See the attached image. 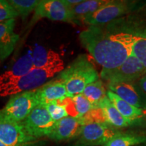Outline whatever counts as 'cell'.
Instances as JSON below:
<instances>
[{"instance_id": "6da1fadb", "label": "cell", "mask_w": 146, "mask_h": 146, "mask_svg": "<svg viewBox=\"0 0 146 146\" xmlns=\"http://www.w3.org/2000/svg\"><path fill=\"white\" fill-rule=\"evenodd\" d=\"M79 39L84 48L104 69L119 66L133 54L131 35L120 31L112 22L89 26L80 33Z\"/></svg>"}, {"instance_id": "7a4b0ae2", "label": "cell", "mask_w": 146, "mask_h": 146, "mask_svg": "<svg viewBox=\"0 0 146 146\" xmlns=\"http://www.w3.org/2000/svg\"><path fill=\"white\" fill-rule=\"evenodd\" d=\"M57 78L66 85L68 97L81 94L87 85L100 79V75L86 55H80L66 68L60 72Z\"/></svg>"}, {"instance_id": "3957f363", "label": "cell", "mask_w": 146, "mask_h": 146, "mask_svg": "<svg viewBox=\"0 0 146 146\" xmlns=\"http://www.w3.org/2000/svg\"><path fill=\"white\" fill-rule=\"evenodd\" d=\"M133 39V53L146 68V3L129 15L112 21Z\"/></svg>"}, {"instance_id": "277c9868", "label": "cell", "mask_w": 146, "mask_h": 146, "mask_svg": "<svg viewBox=\"0 0 146 146\" xmlns=\"http://www.w3.org/2000/svg\"><path fill=\"white\" fill-rule=\"evenodd\" d=\"M64 69V63L44 68H33L26 75L14 83L0 86V96H13L19 93L39 89L45 84L49 78H52Z\"/></svg>"}, {"instance_id": "5b68a950", "label": "cell", "mask_w": 146, "mask_h": 146, "mask_svg": "<svg viewBox=\"0 0 146 146\" xmlns=\"http://www.w3.org/2000/svg\"><path fill=\"white\" fill-rule=\"evenodd\" d=\"M146 3L139 0H108L99 10L83 21V24L93 25H106L114 20L137 10Z\"/></svg>"}, {"instance_id": "8992f818", "label": "cell", "mask_w": 146, "mask_h": 146, "mask_svg": "<svg viewBox=\"0 0 146 146\" xmlns=\"http://www.w3.org/2000/svg\"><path fill=\"white\" fill-rule=\"evenodd\" d=\"M145 74V66L133 53L119 66L113 69L102 68L100 77L108 85H112L137 82Z\"/></svg>"}, {"instance_id": "52a82bcc", "label": "cell", "mask_w": 146, "mask_h": 146, "mask_svg": "<svg viewBox=\"0 0 146 146\" xmlns=\"http://www.w3.org/2000/svg\"><path fill=\"white\" fill-rule=\"evenodd\" d=\"M39 105L36 96V89L13 95L1 112L10 119L22 123L36 106Z\"/></svg>"}, {"instance_id": "ba28073f", "label": "cell", "mask_w": 146, "mask_h": 146, "mask_svg": "<svg viewBox=\"0 0 146 146\" xmlns=\"http://www.w3.org/2000/svg\"><path fill=\"white\" fill-rule=\"evenodd\" d=\"M22 124L29 135L37 140L50 135L56 122L51 117L45 105L39 104L33 110Z\"/></svg>"}, {"instance_id": "9c48e42d", "label": "cell", "mask_w": 146, "mask_h": 146, "mask_svg": "<svg viewBox=\"0 0 146 146\" xmlns=\"http://www.w3.org/2000/svg\"><path fill=\"white\" fill-rule=\"evenodd\" d=\"M121 133L106 123L87 124L82 128L78 143L85 146H104Z\"/></svg>"}, {"instance_id": "30bf717a", "label": "cell", "mask_w": 146, "mask_h": 146, "mask_svg": "<svg viewBox=\"0 0 146 146\" xmlns=\"http://www.w3.org/2000/svg\"><path fill=\"white\" fill-rule=\"evenodd\" d=\"M0 141L11 146H21L37 140L29 135L22 123L10 119L0 110Z\"/></svg>"}, {"instance_id": "8fae6325", "label": "cell", "mask_w": 146, "mask_h": 146, "mask_svg": "<svg viewBox=\"0 0 146 146\" xmlns=\"http://www.w3.org/2000/svg\"><path fill=\"white\" fill-rule=\"evenodd\" d=\"M43 18L52 21L73 23L71 8L64 3L63 0H43L35 10L32 24Z\"/></svg>"}, {"instance_id": "7c38bea8", "label": "cell", "mask_w": 146, "mask_h": 146, "mask_svg": "<svg viewBox=\"0 0 146 146\" xmlns=\"http://www.w3.org/2000/svg\"><path fill=\"white\" fill-rule=\"evenodd\" d=\"M108 88L131 105L146 110V94L139 86L137 81L108 85Z\"/></svg>"}, {"instance_id": "4fadbf2b", "label": "cell", "mask_w": 146, "mask_h": 146, "mask_svg": "<svg viewBox=\"0 0 146 146\" xmlns=\"http://www.w3.org/2000/svg\"><path fill=\"white\" fill-rule=\"evenodd\" d=\"M83 127L79 118L66 116L56 122L48 137L56 141H67L79 137Z\"/></svg>"}, {"instance_id": "5bb4252c", "label": "cell", "mask_w": 146, "mask_h": 146, "mask_svg": "<svg viewBox=\"0 0 146 146\" xmlns=\"http://www.w3.org/2000/svg\"><path fill=\"white\" fill-rule=\"evenodd\" d=\"M36 96L39 104L42 105L68 97L64 83L57 77L36 89Z\"/></svg>"}, {"instance_id": "9a60e30c", "label": "cell", "mask_w": 146, "mask_h": 146, "mask_svg": "<svg viewBox=\"0 0 146 146\" xmlns=\"http://www.w3.org/2000/svg\"><path fill=\"white\" fill-rule=\"evenodd\" d=\"M15 25V19L0 23V62L12 54L19 39V35L14 32Z\"/></svg>"}, {"instance_id": "2e32d148", "label": "cell", "mask_w": 146, "mask_h": 146, "mask_svg": "<svg viewBox=\"0 0 146 146\" xmlns=\"http://www.w3.org/2000/svg\"><path fill=\"white\" fill-rule=\"evenodd\" d=\"M33 68L32 54L29 52L18 59L10 69L0 75V86L14 83L26 75Z\"/></svg>"}, {"instance_id": "e0dca14e", "label": "cell", "mask_w": 146, "mask_h": 146, "mask_svg": "<svg viewBox=\"0 0 146 146\" xmlns=\"http://www.w3.org/2000/svg\"><path fill=\"white\" fill-rule=\"evenodd\" d=\"M100 108L104 113L106 123L114 128L119 129L130 127L137 123L139 120H131L124 117L115 108L108 97L102 100Z\"/></svg>"}, {"instance_id": "ac0fdd59", "label": "cell", "mask_w": 146, "mask_h": 146, "mask_svg": "<svg viewBox=\"0 0 146 146\" xmlns=\"http://www.w3.org/2000/svg\"><path fill=\"white\" fill-rule=\"evenodd\" d=\"M32 57L33 68H44L64 63L58 53L41 45L35 47Z\"/></svg>"}, {"instance_id": "d6986e66", "label": "cell", "mask_w": 146, "mask_h": 146, "mask_svg": "<svg viewBox=\"0 0 146 146\" xmlns=\"http://www.w3.org/2000/svg\"><path fill=\"white\" fill-rule=\"evenodd\" d=\"M108 1V0H85L71 8L74 23H83L85 18L96 12Z\"/></svg>"}, {"instance_id": "ffe728a7", "label": "cell", "mask_w": 146, "mask_h": 146, "mask_svg": "<svg viewBox=\"0 0 146 146\" xmlns=\"http://www.w3.org/2000/svg\"><path fill=\"white\" fill-rule=\"evenodd\" d=\"M107 97L124 117L131 120H139L143 115V110L131 105L112 91L108 90Z\"/></svg>"}, {"instance_id": "44dd1931", "label": "cell", "mask_w": 146, "mask_h": 146, "mask_svg": "<svg viewBox=\"0 0 146 146\" xmlns=\"http://www.w3.org/2000/svg\"><path fill=\"white\" fill-rule=\"evenodd\" d=\"M107 91L103 81L99 79L87 85L82 94L96 108H100V103L107 97Z\"/></svg>"}, {"instance_id": "7402d4cb", "label": "cell", "mask_w": 146, "mask_h": 146, "mask_svg": "<svg viewBox=\"0 0 146 146\" xmlns=\"http://www.w3.org/2000/svg\"><path fill=\"white\" fill-rule=\"evenodd\" d=\"M146 144V135L121 133L104 146H139Z\"/></svg>"}, {"instance_id": "603a6c76", "label": "cell", "mask_w": 146, "mask_h": 146, "mask_svg": "<svg viewBox=\"0 0 146 146\" xmlns=\"http://www.w3.org/2000/svg\"><path fill=\"white\" fill-rule=\"evenodd\" d=\"M40 1L37 0H10L8 2L14 8L23 19H25L29 14L36 9Z\"/></svg>"}, {"instance_id": "cb8c5ba5", "label": "cell", "mask_w": 146, "mask_h": 146, "mask_svg": "<svg viewBox=\"0 0 146 146\" xmlns=\"http://www.w3.org/2000/svg\"><path fill=\"white\" fill-rule=\"evenodd\" d=\"M73 102L78 113V118L83 117L84 115L88 113L91 110L95 108L92 104L88 101V100L83 94H78L72 97Z\"/></svg>"}, {"instance_id": "d4e9b609", "label": "cell", "mask_w": 146, "mask_h": 146, "mask_svg": "<svg viewBox=\"0 0 146 146\" xmlns=\"http://www.w3.org/2000/svg\"><path fill=\"white\" fill-rule=\"evenodd\" d=\"M45 106L51 117L55 122H57L66 116H68V113L64 107L62 105H60L56 102H53L47 104L45 105Z\"/></svg>"}, {"instance_id": "484cf974", "label": "cell", "mask_w": 146, "mask_h": 146, "mask_svg": "<svg viewBox=\"0 0 146 146\" xmlns=\"http://www.w3.org/2000/svg\"><path fill=\"white\" fill-rule=\"evenodd\" d=\"M79 118L83 126L94 123H106L104 113L100 108L92 109L83 117Z\"/></svg>"}, {"instance_id": "4316f807", "label": "cell", "mask_w": 146, "mask_h": 146, "mask_svg": "<svg viewBox=\"0 0 146 146\" xmlns=\"http://www.w3.org/2000/svg\"><path fill=\"white\" fill-rule=\"evenodd\" d=\"M18 14L8 1L0 0V23L15 19Z\"/></svg>"}, {"instance_id": "83f0119b", "label": "cell", "mask_w": 146, "mask_h": 146, "mask_svg": "<svg viewBox=\"0 0 146 146\" xmlns=\"http://www.w3.org/2000/svg\"><path fill=\"white\" fill-rule=\"evenodd\" d=\"M63 1L66 5H68L69 8H71L81 3L83 1L82 0H63Z\"/></svg>"}, {"instance_id": "f1b7e54d", "label": "cell", "mask_w": 146, "mask_h": 146, "mask_svg": "<svg viewBox=\"0 0 146 146\" xmlns=\"http://www.w3.org/2000/svg\"><path fill=\"white\" fill-rule=\"evenodd\" d=\"M139 86L141 87V89L146 94V74L141 77L137 81Z\"/></svg>"}, {"instance_id": "f546056e", "label": "cell", "mask_w": 146, "mask_h": 146, "mask_svg": "<svg viewBox=\"0 0 146 146\" xmlns=\"http://www.w3.org/2000/svg\"><path fill=\"white\" fill-rule=\"evenodd\" d=\"M41 144L42 143H41L40 141H35V142H33V143L27 144V145H24L21 146H41ZM0 146H11V145H7V144L3 143L2 141H0Z\"/></svg>"}, {"instance_id": "4dcf8cb0", "label": "cell", "mask_w": 146, "mask_h": 146, "mask_svg": "<svg viewBox=\"0 0 146 146\" xmlns=\"http://www.w3.org/2000/svg\"><path fill=\"white\" fill-rule=\"evenodd\" d=\"M74 146H85V145H81V144H76V145H74Z\"/></svg>"}, {"instance_id": "1f68e13d", "label": "cell", "mask_w": 146, "mask_h": 146, "mask_svg": "<svg viewBox=\"0 0 146 146\" xmlns=\"http://www.w3.org/2000/svg\"><path fill=\"white\" fill-rule=\"evenodd\" d=\"M139 146H146V144H143V145H140Z\"/></svg>"}]
</instances>
